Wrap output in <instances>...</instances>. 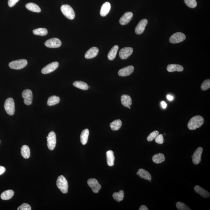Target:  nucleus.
<instances>
[{
  "label": "nucleus",
  "mask_w": 210,
  "mask_h": 210,
  "mask_svg": "<svg viewBox=\"0 0 210 210\" xmlns=\"http://www.w3.org/2000/svg\"><path fill=\"white\" fill-rule=\"evenodd\" d=\"M137 175L139 176L141 178L144 179L145 180L149 181L151 182L152 177L151 175L148 171L144 169H140L137 173Z\"/></svg>",
  "instance_id": "a211bd4d"
},
{
  "label": "nucleus",
  "mask_w": 210,
  "mask_h": 210,
  "mask_svg": "<svg viewBox=\"0 0 210 210\" xmlns=\"http://www.w3.org/2000/svg\"><path fill=\"white\" fill-rule=\"evenodd\" d=\"M203 151L202 148L200 147L195 150L193 155L192 156V162L195 165H198L200 162Z\"/></svg>",
  "instance_id": "9b49d317"
},
{
  "label": "nucleus",
  "mask_w": 210,
  "mask_h": 210,
  "mask_svg": "<svg viewBox=\"0 0 210 210\" xmlns=\"http://www.w3.org/2000/svg\"><path fill=\"white\" fill-rule=\"evenodd\" d=\"M133 49L131 47H125L121 49L119 56L122 60L126 59L132 54Z\"/></svg>",
  "instance_id": "4468645a"
},
{
  "label": "nucleus",
  "mask_w": 210,
  "mask_h": 210,
  "mask_svg": "<svg viewBox=\"0 0 210 210\" xmlns=\"http://www.w3.org/2000/svg\"><path fill=\"white\" fill-rule=\"evenodd\" d=\"M59 66V63L57 62H55L48 64L44 67L41 70V72L43 74H48L55 71Z\"/></svg>",
  "instance_id": "f8f14e48"
},
{
  "label": "nucleus",
  "mask_w": 210,
  "mask_h": 210,
  "mask_svg": "<svg viewBox=\"0 0 210 210\" xmlns=\"http://www.w3.org/2000/svg\"><path fill=\"white\" fill-rule=\"evenodd\" d=\"M186 38V36L184 33L178 32L172 35L169 39V41L171 43H178L183 41Z\"/></svg>",
  "instance_id": "0eeeda50"
},
{
  "label": "nucleus",
  "mask_w": 210,
  "mask_h": 210,
  "mask_svg": "<svg viewBox=\"0 0 210 210\" xmlns=\"http://www.w3.org/2000/svg\"><path fill=\"white\" fill-rule=\"evenodd\" d=\"M56 186L61 192L63 193H67L68 192V181L63 176L58 177L56 181Z\"/></svg>",
  "instance_id": "f03ea898"
},
{
  "label": "nucleus",
  "mask_w": 210,
  "mask_h": 210,
  "mask_svg": "<svg viewBox=\"0 0 210 210\" xmlns=\"http://www.w3.org/2000/svg\"><path fill=\"white\" fill-rule=\"evenodd\" d=\"M113 196L115 200L119 202L123 200L124 197V192L122 190L119 191V192L114 193Z\"/></svg>",
  "instance_id": "473e14b6"
},
{
  "label": "nucleus",
  "mask_w": 210,
  "mask_h": 210,
  "mask_svg": "<svg viewBox=\"0 0 210 210\" xmlns=\"http://www.w3.org/2000/svg\"><path fill=\"white\" fill-rule=\"evenodd\" d=\"M119 49V47L118 45H115L111 49L107 55V57L109 60H113L115 59L116 56Z\"/></svg>",
  "instance_id": "a878e982"
},
{
  "label": "nucleus",
  "mask_w": 210,
  "mask_h": 210,
  "mask_svg": "<svg viewBox=\"0 0 210 210\" xmlns=\"http://www.w3.org/2000/svg\"><path fill=\"white\" fill-rule=\"evenodd\" d=\"M167 99L168 100H169V101H172V100H173V96L170 95H168L167 96Z\"/></svg>",
  "instance_id": "a18cd8bd"
},
{
  "label": "nucleus",
  "mask_w": 210,
  "mask_h": 210,
  "mask_svg": "<svg viewBox=\"0 0 210 210\" xmlns=\"http://www.w3.org/2000/svg\"><path fill=\"white\" fill-rule=\"evenodd\" d=\"M204 119L202 116L197 115L192 117L188 124V128L190 130H195L200 128L203 124Z\"/></svg>",
  "instance_id": "f257e3e1"
},
{
  "label": "nucleus",
  "mask_w": 210,
  "mask_h": 210,
  "mask_svg": "<svg viewBox=\"0 0 210 210\" xmlns=\"http://www.w3.org/2000/svg\"><path fill=\"white\" fill-rule=\"evenodd\" d=\"M73 85L77 88L84 90H88L89 88L88 84L84 81H76L74 82Z\"/></svg>",
  "instance_id": "bb28decb"
},
{
  "label": "nucleus",
  "mask_w": 210,
  "mask_h": 210,
  "mask_svg": "<svg viewBox=\"0 0 210 210\" xmlns=\"http://www.w3.org/2000/svg\"><path fill=\"white\" fill-rule=\"evenodd\" d=\"M26 8L29 11L39 13L41 10L38 6L33 3H29L26 4Z\"/></svg>",
  "instance_id": "c85d7f7f"
},
{
  "label": "nucleus",
  "mask_w": 210,
  "mask_h": 210,
  "mask_svg": "<svg viewBox=\"0 0 210 210\" xmlns=\"http://www.w3.org/2000/svg\"><path fill=\"white\" fill-rule=\"evenodd\" d=\"M155 141L157 143L161 144L163 143L164 142V138L163 135L162 134H158L155 138Z\"/></svg>",
  "instance_id": "58836bf2"
},
{
  "label": "nucleus",
  "mask_w": 210,
  "mask_h": 210,
  "mask_svg": "<svg viewBox=\"0 0 210 210\" xmlns=\"http://www.w3.org/2000/svg\"><path fill=\"white\" fill-rule=\"evenodd\" d=\"M128 108H129V109H131V108H130V107H128Z\"/></svg>",
  "instance_id": "49530a36"
},
{
  "label": "nucleus",
  "mask_w": 210,
  "mask_h": 210,
  "mask_svg": "<svg viewBox=\"0 0 210 210\" xmlns=\"http://www.w3.org/2000/svg\"><path fill=\"white\" fill-rule=\"evenodd\" d=\"M176 208L179 210H191L192 209L186 204L182 202L176 203Z\"/></svg>",
  "instance_id": "f704fd0d"
},
{
  "label": "nucleus",
  "mask_w": 210,
  "mask_h": 210,
  "mask_svg": "<svg viewBox=\"0 0 210 210\" xmlns=\"http://www.w3.org/2000/svg\"><path fill=\"white\" fill-rule=\"evenodd\" d=\"M122 122L120 119H117L111 122L110 126L112 130L116 131L119 130L122 126Z\"/></svg>",
  "instance_id": "c756f323"
},
{
  "label": "nucleus",
  "mask_w": 210,
  "mask_h": 210,
  "mask_svg": "<svg viewBox=\"0 0 210 210\" xmlns=\"http://www.w3.org/2000/svg\"><path fill=\"white\" fill-rule=\"evenodd\" d=\"M167 69L169 72H182L183 71L184 68L179 64H169L167 67Z\"/></svg>",
  "instance_id": "412c9836"
},
{
  "label": "nucleus",
  "mask_w": 210,
  "mask_h": 210,
  "mask_svg": "<svg viewBox=\"0 0 210 210\" xmlns=\"http://www.w3.org/2000/svg\"><path fill=\"white\" fill-rule=\"evenodd\" d=\"M139 210H148V208L145 205H141L139 208Z\"/></svg>",
  "instance_id": "37998d69"
},
{
  "label": "nucleus",
  "mask_w": 210,
  "mask_h": 210,
  "mask_svg": "<svg viewBox=\"0 0 210 210\" xmlns=\"http://www.w3.org/2000/svg\"><path fill=\"white\" fill-rule=\"evenodd\" d=\"M89 135V131L88 129H84L81 132L80 135V140L83 145H84L87 144L88 141Z\"/></svg>",
  "instance_id": "393cba45"
},
{
  "label": "nucleus",
  "mask_w": 210,
  "mask_h": 210,
  "mask_svg": "<svg viewBox=\"0 0 210 210\" xmlns=\"http://www.w3.org/2000/svg\"><path fill=\"white\" fill-rule=\"evenodd\" d=\"M19 1V0H8V5L10 7L14 6Z\"/></svg>",
  "instance_id": "a19ab883"
},
{
  "label": "nucleus",
  "mask_w": 210,
  "mask_h": 210,
  "mask_svg": "<svg viewBox=\"0 0 210 210\" xmlns=\"http://www.w3.org/2000/svg\"><path fill=\"white\" fill-rule=\"evenodd\" d=\"M14 195V192L12 190H8L4 191L1 195V199L3 200H8L11 199Z\"/></svg>",
  "instance_id": "cd10ccee"
},
{
  "label": "nucleus",
  "mask_w": 210,
  "mask_h": 210,
  "mask_svg": "<svg viewBox=\"0 0 210 210\" xmlns=\"http://www.w3.org/2000/svg\"><path fill=\"white\" fill-rule=\"evenodd\" d=\"M61 11L65 17L68 19L73 20L75 17V12L72 7L68 4L61 6Z\"/></svg>",
  "instance_id": "7ed1b4c3"
},
{
  "label": "nucleus",
  "mask_w": 210,
  "mask_h": 210,
  "mask_svg": "<svg viewBox=\"0 0 210 210\" xmlns=\"http://www.w3.org/2000/svg\"><path fill=\"white\" fill-rule=\"evenodd\" d=\"M161 105L163 109H165L167 107V104L164 101H162L161 102Z\"/></svg>",
  "instance_id": "c03bdc74"
},
{
  "label": "nucleus",
  "mask_w": 210,
  "mask_h": 210,
  "mask_svg": "<svg viewBox=\"0 0 210 210\" xmlns=\"http://www.w3.org/2000/svg\"><path fill=\"white\" fill-rule=\"evenodd\" d=\"M106 157L108 165L110 167L113 166L114 165L115 157L113 152L111 150H109L106 152Z\"/></svg>",
  "instance_id": "5701e85b"
},
{
  "label": "nucleus",
  "mask_w": 210,
  "mask_h": 210,
  "mask_svg": "<svg viewBox=\"0 0 210 210\" xmlns=\"http://www.w3.org/2000/svg\"><path fill=\"white\" fill-rule=\"evenodd\" d=\"M148 23V20L146 19L141 20L135 27V33L137 34L140 35L143 33Z\"/></svg>",
  "instance_id": "ddd939ff"
},
{
  "label": "nucleus",
  "mask_w": 210,
  "mask_h": 210,
  "mask_svg": "<svg viewBox=\"0 0 210 210\" xmlns=\"http://www.w3.org/2000/svg\"><path fill=\"white\" fill-rule=\"evenodd\" d=\"M60 101V99L58 96L53 95L49 97L48 99L47 104L49 106H54L58 104Z\"/></svg>",
  "instance_id": "2f4dec72"
},
{
  "label": "nucleus",
  "mask_w": 210,
  "mask_h": 210,
  "mask_svg": "<svg viewBox=\"0 0 210 210\" xmlns=\"http://www.w3.org/2000/svg\"><path fill=\"white\" fill-rule=\"evenodd\" d=\"M133 14L131 12H127L121 17L119 22L121 25H126L132 20Z\"/></svg>",
  "instance_id": "2eb2a0df"
},
{
  "label": "nucleus",
  "mask_w": 210,
  "mask_h": 210,
  "mask_svg": "<svg viewBox=\"0 0 210 210\" xmlns=\"http://www.w3.org/2000/svg\"><path fill=\"white\" fill-rule=\"evenodd\" d=\"M164 135H166V134H164Z\"/></svg>",
  "instance_id": "de8ad7c7"
},
{
  "label": "nucleus",
  "mask_w": 210,
  "mask_h": 210,
  "mask_svg": "<svg viewBox=\"0 0 210 210\" xmlns=\"http://www.w3.org/2000/svg\"><path fill=\"white\" fill-rule=\"evenodd\" d=\"M4 109L8 115L12 116L15 112V106L14 99L11 98L7 99L4 103Z\"/></svg>",
  "instance_id": "20e7f679"
},
{
  "label": "nucleus",
  "mask_w": 210,
  "mask_h": 210,
  "mask_svg": "<svg viewBox=\"0 0 210 210\" xmlns=\"http://www.w3.org/2000/svg\"><path fill=\"white\" fill-rule=\"evenodd\" d=\"M210 88V80L208 79L205 80L203 82L201 86V89L203 91L208 90Z\"/></svg>",
  "instance_id": "e433bc0d"
},
{
  "label": "nucleus",
  "mask_w": 210,
  "mask_h": 210,
  "mask_svg": "<svg viewBox=\"0 0 210 210\" xmlns=\"http://www.w3.org/2000/svg\"><path fill=\"white\" fill-rule=\"evenodd\" d=\"M121 103L124 106L128 107L132 104V100L130 96L127 95H123L121 97Z\"/></svg>",
  "instance_id": "aec40b11"
},
{
  "label": "nucleus",
  "mask_w": 210,
  "mask_h": 210,
  "mask_svg": "<svg viewBox=\"0 0 210 210\" xmlns=\"http://www.w3.org/2000/svg\"><path fill=\"white\" fill-rule=\"evenodd\" d=\"M88 186L91 188L94 193H97L101 188V186L97 179L94 178L89 179L87 181Z\"/></svg>",
  "instance_id": "6e6552de"
},
{
  "label": "nucleus",
  "mask_w": 210,
  "mask_h": 210,
  "mask_svg": "<svg viewBox=\"0 0 210 210\" xmlns=\"http://www.w3.org/2000/svg\"><path fill=\"white\" fill-rule=\"evenodd\" d=\"M33 34L36 35L45 36L48 34V32L47 29L41 28L34 29L33 30Z\"/></svg>",
  "instance_id": "72a5a7b5"
},
{
  "label": "nucleus",
  "mask_w": 210,
  "mask_h": 210,
  "mask_svg": "<svg viewBox=\"0 0 210 210\" xmlns=\"http://www.w3.org/2000/svg\"><path fill=\"white\" fill-rule=\"evenodd\" d=\"M184 2L186 6L191 8H194L197 6L196 0H184Z\"/></svg>",
  "instance_id": "c9c22d12"
},
{
  "label": "nucleus",
  "mask_w": 210,
  "mask_h": 210,
  "mask_svg": "<svg viewBox=\"0 0 210 210\" xmlns=\"http://www.w3.org/2000/svg\"><path fill=\"white\" fill-rule=\"evenodd\" d=\"M159 134L158 131L157 130H155L154 131L151 133L150 134L148 138H147V141H149V142H151V141H153V140L155 139L156 137L157 136L158 134Z\"/></svg>",
  "instance_id": "4c0bfd02"
},
{
  "label": "nucleus",
  "mask_w": 210,
  "mask_h": 210,
  "mask_svg": "<svg viewBox=\"0 0 210 210\" xmlns=\"http://www.w3.org/2000/svg\"><path fill=\"white\" fill-rule=\"evenodd\" d=\"M22 96L24 99L25 104L30 105L33 102V93L31 90L27 89L24 90L22 93Z\"/></svg>",
  "instance_id": "1a4fd4ad"
},
{
  "label": "nucleus",
  "mask_w": 210,
  "mask_h": 210,
  "mask_svg": "<svg viewBox=\"0 0 210 210\" xmlns=\"http://www.w3.org/2000/svg\"><path fill=\"white\" fill-rule=\"evenodd\" d=\"M47 139V146L48 148L50 150L54 149L56 144V135L55 132L52 131L49 132Z\"/></svg>",
  "instance_id": "423d86ee"
},
{
  "label": "nucleus",
  "mask_w": 210,
  "mask_h": 210,
  "mask_svg": "<svg viewBox=\"0 0 210 210\" xmlns=\"http://www.w3.org/2000/svg\"><path fill=\"white\" fill-rule=\"evenodd\" d=\"M27 61L26 60L20 59L10 62L9 66L12 69L19 70L24 68L27 66Z\"/></svg>",
  "instance_id": "39448f33"
},
{
  "label": "nucleus",
  "mask_w": 210,
  "mask_h": 210,
  "mask_svg": "<svg viewBox=\"0 0 210 210\" xmlns=\"http://www.w3.org/2000/svg\"><path fill=\"white\" fill-rule=\"evenodd\" d=\"M21 153L22 156L25 159L30 157V150L28 146L23 145L21 148Z\"/></svg>",
  "instance_id": "7c9ffc66"
},
{
  "label": "nucleus",
  "mask_w": 210,
  "mask_h": 210,
  "mask_svg": "<svg viewBox=\"0 0 210 210\" xmlns=\"http://www.w3.org/2000/svg\"><path fill=\"white\" fill-rule=\"evenodd\" d=\"M134 68L132 65H129L127 67H125L119 70L118 74L122 77L127 76L131 75L134 72Z\"/></svg>",
  "instance_id": "dca6fc26"
},
{
  "label": "nucleus",
  "mask_w": 210,
  "mask_h": 210,
  "mask_svg": "<svg viewBox=\"0 0 210 210\" xmlns=\"http://www.w3.org/2000/svg\"><path fill=\"white\" fill-rule=\"evenodd\" d=\"M194 190L196 193L198 194L202 197L208 198L209 197L210 194L208 191L203 189L201 187L196 185L194 187Z\"/></svg>",
  "instance_id": "6ab92c4d"
},
{
  "label": "nucleus",
  "mask_w": 210,
  "mask_h": 210,
  "mask_svg": "<svg viewBox=\"0 0 210 210\" xmlns=\"http://www.w3.org/2000/svg\"><path fill=\"white\" fill-rule=\"evenodd\" d=\"M111 6L110 3L106 2L102 6L100 11V15L103 17H104L109 14L111 10Z\"/></svg>",
  "instance_id": "4be33fe9"
},
{
  "label": "nucleus",
  "mask_w": 210,
  "mask_h": 210,
  "mask_svg": "<svg viewBox=\"0 0 210 210\" xmlns=\"http://www.w3.org/2000/svg\"><path fill=\"white\" fill-rule=\"evenodd\" d=\"M99 52V49L97 47H93L87 51L84 56L87 59H91L97 56Z\"/></svg>",
  "instance_id": "f3484780"
},
{
  "label": "nucleus",
  "mask_w": 210,
  "mask_h": 210,
  "mask_svg": "<svg viewBox=\"0 0 210 210\" xmlns=\"http://www.w3.org/2000/svg\"><path fill=\"white\" fill-rule=\"evenodd\" d=\"M6 169L3 166H0V175H2L5 173Z\"/></svg>",
  "instance_id": "79ce46f5"
},
{
  "label": "nucleus",
  "mask_w": 210,
  "mask_h": 210,
  "mask_svg": "<svg viewBox=\"0 0 210 210\" xmlns=\"http://www.w3.org/2000/svg\"><path fill=\"white\" fill-rule=\"evenodd\" d=\"M45 46L49 48H58L62 45V42L59 39L53 38L47 40L45 42Z\"/></svg>",
  "instance_id": "9d476101"
},
{
  "label": "nucleus",
  "mask_w": 210,
  "mask_h": 210,
  "mask_svg": "<svg viewBox=\"0 0 210 210\" xmlns=\"http://www.w3.org/2000/svg\"><path fill=\"white\" fill-rule=\"evenodd\" d=\"M152 160L156 164H159L165 161V158L164 154L162 153H158L153 156Z\"/></svg>",
  "instance_id": "b1692460"
},
{
  "label": "nucleus",
  "mask_w": 210,
  "mask_h": 210,
  "mask_svg": "<svg viewBox=\"0 0 210 210\" xmlns=\"http://www.w3.org/2000/svg\"><path fill=\"white\" fill-rule=\"evenodd\" d=\"M18 210H31V208L29 204L27 203H23L18 207Z\"/></svg>",
  "instance_id": "ea45409f"
}]
</instances>
